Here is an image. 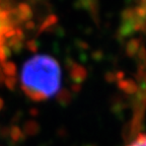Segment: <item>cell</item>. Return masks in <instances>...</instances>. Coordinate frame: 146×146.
Returning a JSON list of instances; mask_svg holds the SVG:
<instances>
[{
  "instance_id": "obj_1",
  "label": "cell",
  "mask_w": 146,
  "mask_h": 146,
  "mask_svg": "<svg viewBox=\"0 0 146 146\" xmlns=\"http://www.w3.org/2000/svg\"><path fill=\"white\" fill-rule=\"evenodd\" d=\"M61 68L53 57L36 55L25 63L21 74L23 92L33 100H49L61 85Z\"/></svg>"
},
{
  "instance_id": "obj_2",
  "label": "cell",
  "mask_w": 146,
  "mask_h": 146,
  "mask_svg": "<svg viewBox=\"0 0 146 146\" xmlns=\"http://www.w3.org/2000/svg\"><path fill=\"white\" fill-rule=\"evenodd\" d=\"M25 16L27 15L23 8L0 3V61L5 57L8 46L21 33Z\"/></svg>"
},
{
  "instance_id": "obj_3",
  "label": "cell",
  "mask_w": 146,
  "mask_h": 146,
  "mask_svg": "<svg viewBox=\"0 0 146 146\" xmlns=\"http://www.w3.org/2000/svg\"><path fill=\"white\" fill-rule=\"evenodd\" d=\"M124 23L128 29H138L146 23V1L137 3L124 15Z\"/></svg>"
},
{
  "instance_id": "obj_4",
  "label": "cell",
  "mask_w": 146,
  "mask_h": 146,
  "mask_svg": "<svg viewBox=\"0 0 146 146\" xmlns=\"http://www.w3.org/2000/svg\"><path fill=\"white\" fill-rule=\"evenodd\" d=\"M126 146H146V132L138 133Z\"/></svg>"
}]
</instances>
